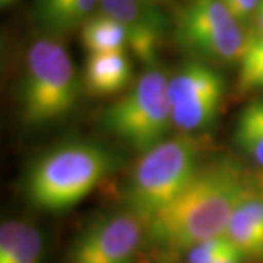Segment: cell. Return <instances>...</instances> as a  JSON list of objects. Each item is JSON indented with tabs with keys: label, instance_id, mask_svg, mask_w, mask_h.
Instances as JSON below:
<instances>
[{
	"label": "cell",
	"instance_id": "obj_1",
	"mask_svg": "<svg viewBox=\"0 0 263 263\" xmlns=\"http://www.w3.org/2000/svg\"><path fill=\"white\" fill-rule=\"evenodd\" d=\"M249 189L231 161L202 165L179 196L145 224L149 241L164 252H189L205 240L224 235Z\"/></svg>",
	"mask_w": 263,
	"mask_h": 263
},
{
	"label": "cell",
	"instance_id": "obj_2",
	"mask_svg": "<svg viewBox=\"0 0 263 263\" xmlns=\"http://www.w3.org/2000/svg\"><path fill=\"white\" fill-rule=\"evenodd\" d=\"M113 167L103 146L85 141L63 142L29 168L27 195L40 209L59 212L75 206L103 181Z\"/></svg>",
	"mask_w": 263,
	"mask_h": 263
},
{
	"label": "cell",
	"instance_id": "obj_3",
	"mask_svg": "<svg viewBox=\"0 0 263 263\" xmlns=\"http://www.w3.org/2000/svg\"><path fill=\"white\" fill-rule=\"evenodd\" d=\"M199 164V146L192 138L164 139L143 152L135 165L127 186L129 211L146 224L195 177Z\"/></svg>",
	"mask_w": 263,
	"mask_h": 263
},
{
	"label": "cell",
	"instance_id": "obj_4",
	"mask_svg": "<svg viewBox=\"0 0 263 263\" xmlns=\"http://www.w3.org/2000/svg\"><path fill=\"white\" fill-rule=\"evenodd\" d=\"M79 95L75 67L66 48L51 38L37 40L27 54L22 116L29 124L53 122L69 113Z\"/></svg>",
	"mask_w": 263,
	"mask_h": 263
},
{
	"label": "cell",
	"instance_id": "obj_5",
	"mask_svg": "<svg viewBox=\"0 0 263 263\" xmlns=\"http://www.w3.org/2000/svg\"><path fill=\"white\" fill-rule=\"evenodd\" d=\"M171 122L168 79L161 70L145 72L104 113L105 127L142 154L164 141Z\"/></svg>",
	"mask_w": 263,
	"mask_h": 263
},
{
	"label": "cell",
	"instance_id": "obj_6",
	"mask_svg": "<svg viewBox=\"0 0 263 263\" xmlns=\"http://www.w3.org/2000/svg\"><path fill=\"white\" fill-rule=\"evenodd\" d=\"M176 40L195 56L231 65L241 59L247 32L222 0H192L177 19Z\"/></svg>",
	"mask_w": 263,
	"mask_h": 263
},
{
	"label": "cell",
	"instance_id": "obj_7",
	"mask_svg": "<svg viewBox=\"0 0 263 263\" xmlns=\"http://www.w3.org/2000/svg\"><path fill=\"white\" fill-rule=\"evenodd\" d=\"M226 91L224 78L205 63L193 62L168 79L173 123L184 132L211 126Z\"/></svg>",
	"mask_w": 263,
	"mask_h": 263
},
{
	"label": "cell",
	"instance_id": "obj_8",
	"mask_svg": "<svg viewBox=\"0 0 263 263\" xmlns=\"http://www.w3.org/2000/svg\"><path fill=\"white\" fill-rule=\"evenodd\" d=\"M143 230V221L132 211L101 218L76 238L69 263H130Z\"/></svg>",
	"mask_w": 263,
	"mask_h": 263
},
{
	"label": "cell",
	"instance_id": "obj_9",
	"mask_svg": "<svg viewBox=\"0 0 263 263\" xmlns=\"http://www.w3.org/2000/svg\"><path fill=\"white\" fill-rule=\"evenodd\" d=\"M100 9L122 24L135 56L155 65L168 25L157 0H100Z\"/></svg>",
	"mask_w": 263,
	"mask_h": 263
},
{
	"label": "cell",
	"instance_id": "obj_10",
	"mask_svg": "<svg viewBox=\"0 0 263 263\" xmlns=\"http://www.w3.org/2000/svg\"><path fill=\"white\" fill-rule=\"evenodd\" d=\"M84 81L88 91L97 97L117 94L130 84V59L124 51L91 53L85 66Z\"/></svg>",
	"mask_w": 263,
	"mask_h": 263
},
{
	"label": "cell",
	"instance_id": "obj_11",
	"mask_svg": "<svg viewBox=\"0 0 263 263\" xmlns=\"http://www.w3.org/2000/svg\"><path fill=\"white\" fill-rule=\"evenodd\" d=\"M100 0H37L35 13L44 28L65 34L82 27L92 16Z\"/></svg>",
	"mask_w": 263,
	"mask_h": 263
},
{
	"label": "cell",
	"instance_id": "obj_12",
	"mask_svg": "<svg viewBox=\"0 0 263 263\" xmlns=\"http://www.w3.org/2000/svg\"><path fill=\"white\" fill-rule=\"evenodd\" d=\"M43 238L35 227L6 221L0 228V263H40Z\"/></svg>",
	"mask_w": 263,
	"mask_h": 263
},
{
	"label": "cell",
	"instance_id": "obj_13",
	"mask_svg": "<svg viewBox=\"0 0 263 263\" xmlns=\"http://www.w3.org/2000/svg\"><path fill=\"white\" fill-rule=\"evenodd\" d=\"M81 40L89 54L124 51L129 46L127 34L122 24L103 12L92 15L81 27Z\"/></svg>",
	"mask_w": 263,
	"mask_h": 263
},
{
	"label": "cell",
	"instance_id": "obj_14",
	"mask_svg": "<svg viewBox=\"0 0 263 263\" xmlns=\"http://www.w3.org/2000/svg\"><path fill=\"white\" fill-rule=\"evenodd\" d=\"M234 141L250 160L263 167V97L253 100L240 113Z\"/></svg>",
	"mask_w": 263,
	"mask_h": 263
},
{
	"label": "cell",
	"instance_id": "obj_15",
	"mask_svg": "<svg viewBox=\"0 0 263 263\" xmlns=\"http://www.w3.org/2000/svg\"><path fill=\"white\" fill-rule=\"evenodd\" d=\"M224 235L243 256L263 257V230L256 226L240 206L235 208Z\"/></svg>",
	"mask_w": 263,
	"mask_h": 263
},
{
	"label": "cell",
	"instance_id": "obj_16",
	"mask_svg": "<svg viewBox=\"0 0 263 263\" xmlns=\"http://www.w3.org/2000/svg\"><path fill=\"white\" fill-rule=\"evenodd\" d=\"M238 65V88L241 91L263 89V37L247 34V43Z\"/></svg>",
	"mask_w": 263,
	"mask_h": 263
},
{
	"label": "cell",
	"instance_id": "obj_17",
	"mask_svg": "<svg viewBox=\"0 0 263 263\" xmlns=\"http://www.w3.org/2000/svg\"><path fill=\"white\" fill-rule=\"evenodd\" d=\"M234 249L233 243L226 235H219L205 240L189 250V263H215L221 256Z\"/></svg>",
	"mask_w": 263,
	"mask_h": 263
},
{
	"label": "cell",
	"instance_id": "obj_18",
	"mask_svg": "<svg viewBox=\"0 0 263 263\" xmlns=\"http://www.w3.org/2000/svg\"><path fill=\"white\" fill-rule=\"evenodd\" d=\"M226 8L234 16L237 22L243 27L252 22L257 8L260 6L262 0H222Z\"/></svg>",
	"mask_w": 263,
	"mask_h": 263
},
{
	"label": "cell",
	"instance_id": "obj_19",
	"mask_svg": "<svg viewBox=\"0 0 263 263\" xmlns=\"http://www.w3.org/2000/svg\"><path fill=\"white\" fill-rule=\"evenodd\" d=\"M247 34L256 35V37H263V0L250 22V31Z\"/></svg>",
	"mask_w": 263,
	"mask_h": 263
},
{
	"label": "cell",
	"instance_id": "obj_20",
	"mask_svg": "<svg viewBox=\"0 0 263 263\" xmlns=\"http://www.w3.org/2000/svg\"><path fill=\"white\" fill-rule=\"evenodd\" d=\"M254 187L257 189L260 193H263V173L256 179V186H254Z\"/></svg>",
	"mask_w": 263,
	"mask_h": 263
},
{
	"label": "cell",
	"instance_id": "obj_21",
	"mask_svg": "<svg viewBox=\"0 0 263 263\" xmlns=\"http://www.w3.org/2000/svg\"><path fill=\"white\" fill-rule=\"evenodd\" d=\"M16 0H0V5H2V8L5 9V8H8V6H10L12 3H15Z\"/></svg>",
	"mask_w": 263,
	"mask_h": 263
}]
</instances>
